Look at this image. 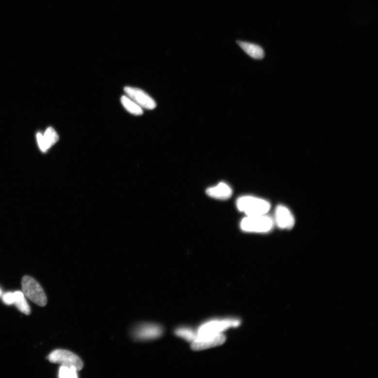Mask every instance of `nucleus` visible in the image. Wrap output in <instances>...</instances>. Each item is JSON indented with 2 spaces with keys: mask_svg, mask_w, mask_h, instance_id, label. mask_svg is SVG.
<instances>
[{
  "mask_svg": "<svg viewBox=\"0 0 378 378\" xmlns=\"http://www.w3.org/2000/svg\"><path fill=\"white\" fill-rule=\"evenodd\" d=\"M236 206L247 216L265 215L271 208V204L262 198L252 196H243L236 201Z\"/></svg>",
  "mask_w": 378,
  "mask_h": 378,
  "instance_id": "nucleus-1",
  "label": "nucleus"
},
{
  "mask_svg": "<svg viewBox=\"0 0 378 378\" xmlns=\"http://www.w3.org/2000/svg\"><path fill=\"white\" fill-rule=\"evenodd\" d=\"M240 324V320L235 318L210 320L198 328L197 330V337L221 334L229 329L238 328Z\"/></svg>",
  "mask_w": 378,
  "mask_h": 378,
  "instance_id": "nucleus-2",
  "label": "nucleus"
},
{
  "mask_svg": "<svg viewBox=\"0 0 378 378\" xmlns=\"http://www.w3.org/2000/svg\"><path fill=\"white\" fill-rule=\"evenodd\" d=\"M274 221L265 215L247 216L241 222L243 231L252 233H266L273 227Z\"/></svg>",
  "mask_w": 378,
  "mask_h": 378,
  "instance_id": "nucleus-3",
  "label": "nucleus"
},
{
  "mask_svg": "<svg viewBox=\"0 0 378 378\" xmlns=\"http://www.w3.org/2000/svg\"><path fill=\"white\" fill-rule=\"evenodd\" d=\"M23 293L36 305L44 307L47 304V297L42 286L37 281L29 276H25L22 280Z\"/></svg>",
  "mask_w": 378,
  "mask_h": 378,
  "instance_id": "nucleus-4",
  "label": "nucleus"
},
{
  "mask_svg": "<svg viewBox=\"0 0 378 378\" xmlns=\"http://www.w3.org/2000/svg\"><path fill=\"white\" fill-rule=\"evenodd\" d=\"M48 359L51 362L59 363L64 366L73 367L78 371L83 367L81 359L73 352L66 350H55L51 352Z\"/></svg>",
  "mask_w": 378,
  "mask_h": 378,
  "instance_id": "nucleus-5",
  "label": "nucleus"
},
{
  "mask_svg": "<svg viewBox=\"0 0 378 378\" xmlns=\"http://www.w3.org/2000/svg\"><path fill=\"white\" fill-rule=\"evenodd\" d=\"M126 95L146 110H152L156 107V103L150 95L138 88L126 86L124 88Z\"/></svg>",
  "mask_w": 378,
  "mask_h": 378,
  "instance_id": "nucleus-6",
  "label": "nucleus"
},
{
  "mask_svg": "<svg viewBox=\"0 0 378 378\" xmlns=\"http://www.w3.org/2000/svg\"><path fill=\"white\" fill-rule=\"evenodd\" d=\"M226 341V337L223 333L203 337H197L191 343V348L195 351H200L213 348L223 345Z\"/></svg>",
  "mask_w": 378,
  "mask_h": 378,
  "instance_id": "nucleus-7",
  "label": "nucleus"
},
{
  "mask_svg": "<svg viewBox=\"0 0 378 378\" xmlns=\"http://www.w3.org/2000/svg\"><path fill=\"white\" fill-rule=\"evenodd\" d=\"M161 326L153 324H145L137 327L133 331V337L139 341H148L161 336L163 334Z\"/></svg>",
  "mask_w": 378,
  "mask_h": 378,
  "instance_id": "nucleus-8",
  "label": "nucleus"
},
{
  "mask_svg": "<svg viewBox=\"0 0 378 378\" xmlns=\"http://www.w3.org/2000/svg\"><path fill=\"white\" fill-rule=\"evenodd\" d=\"M275 221L281 229H291L295 224L294 217L290 210L283 205H279L275 210Z\"/></svg>",
  "mask_w": 378,
  "mask_h": 378,
  "instance_id": "nucleus-9",
  "label": "nucleus"
},
{
  "mask_svg": "<svg viewBox=\"0 0 378 378\" xmlns=\"http://www.w3.org/2000/svg\"><path fill=\"white\" fill-rule=\"evenodd\" d=\"M36 138L38 146L43 152H46L51 147L54 145L59 139L58 134L52 127H49L44 134L37 133Z\"/></svg>",
  "mask_w": 378,
  "mask_h": 378,
  "instance_id": "nucleus-10",
  "label": "nucleus"
},
{
  "mask_svg": "<svg viewBox=\"0 0 378 378\" xmlns=\"http://www.w3.org/2000/svg\"><path fill=\"white\" fill-rule=\"evenodd\" d=\"M206 192L209 197L223 200L228 199L232 195V189L224 182H220L215 187L208 188Z\"/></svg>",
  "mask_w": 378,
  "mask_h": 378,
  "instance_id": "nucleus-11",
  "label": "nucleus"
},
{
  "mask_svg": "<svg viewBox=\"0 0 378 378\" xmlns=\"http://www.w3.org/2000/svg\"><path fill=\"white\" fill-rule=\"evenodd\" d=\"M241 48L254 59L261 60L264 57L263 49L258 45L246 42L238 41Z\"/></svg>",
  "mask_w": 378,
  "mask_h": 378,
  "instance_id": "nucleus-12",
  "label": "nucleus"
},
{
  "mask_svg": "<svg viewBox=\"0 0 378 378\" xmlns=\"http://www.w3.org/2000/svg\"><path fill=\"white\" fill-rule=\"evenodd\" d=\"M120 101L126 110L131 114L135 116H140L143 114V109L127 95L123 96Z\"/></svg>",
  "mask_w": 378,
  "mask_h": 378,
  "instance_id": "nucleus-13",
  "label": "nucleus"
},
{
  "mask_svg": "<svg viewBox=\"0 0 378 378\" xmlns=\"http://www.w3.org/2000/svg\"><path fill=\"white\" fill-rule=\"evenodd\" d=\"M14 294V304L17 307L19 311L26 314L29 315L31 313L30 307L29 305L25 296L22 292L16 291Z\"/></svg>",
  "mask_w": 378,
  "mask_h": 378,
  "instance_id": "nucleus-14",
  "label": "nucleus"
},
{
  "mask_svg": "<svg viewBox=\"0 0 378 378\" xmlns=\"http://www.w3.org/2000/svg\"><path fill=\"white\" fill-rule=\"evenodd\" d=\"M175 334L191 343L194 342L197 337V331L188 328H181L177 329Z\"/></svg>",
  "mask_w": 378,
  "mask_h": 378,
  "instance_id": "nucleus-15",
  "label": "nucleus"
},
{
  "mask_svg": "<svg viewBox=\"0 0 378 378\" xmlns=\"http://www.w3.org/2000/svg\"><path fill=\"white\" fill-rule=\"evenodd\" d=\"M78 370L73 367L62 366L60 368L59 377L61 378H78Z\"/></svg>",
  "mask_w": 378,
  "mask_h": 378,
  "instance_id": "nucleus-16",
  "label": "nucleus"
},
{
  "mask_svg": "<svg viewBox=\"0 0 378 378\" xmlns=\"http://www.w3.org/2000/svg\"><path fill=\"white\" fill-rule=\"evenodd\" d=\"M2 300L3 302L8 305L14 304V293L8 292L5 293L2 296Z\"/></svg>",
  "mask_w": 378,
  "mask_h": 378,
  "instance_id": "nucleus-17",
  "label": "nucleus"
},
{
  "mask_svg": "<svg viewBox=\"0 0 378 378\" xmlns=\"http://www.w3.org/2000/svg\"><path fill=\"white\" fill-rule=\"evenodd\" d=\"M2 296V292L1 289H0V297H1Z\"/></svg>",
  "mask_w": 378,
  "mask_h": 378,
  "instance_id": "nucleus-18",
  "label": "nucleus"
}]
</instances>
